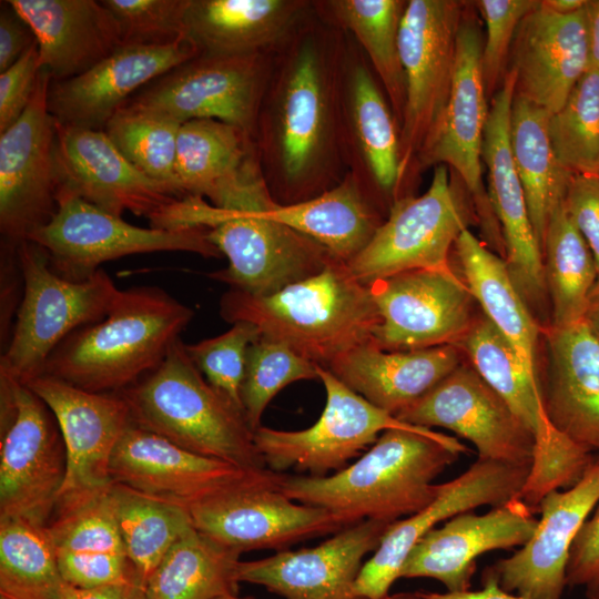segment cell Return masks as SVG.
I'll return each mask as SVG.
<instances>
[{"label":"cell","instance_id":"obj_14","mask_svg":"<svg viewBox=\"0 0 599 599\" xmlns=\"http://www.w3.org/2000/svg\"><path fill=\"white\" fill-rule=\"evenodd\" d=\"M326 402L319 418L301 430L261 426L254 432L255 446L266 467L275 473L288 469L311 476H327L347 467L348 460L372 446L388 429H422L373 405L317 366Z\"/></svg>","mask_w":599,"mask_h":599},{"label":"cell","instance_id":"obj_10","mask_svg":"<svg viewBox=\"0 0 599 599\" xmlns=\"http://www.w3.org/2000/svg\"><path fill=\"white\" fill-rule=\"evenodd\" d=\"M464 2L409 0L400 21L399 53L406 101L399 131L400 189L435 136L451 91ZM399 199V197H398Z\"/></svg>","mask_w":599,"mask_h":599},{"label":"cell","instance_id":"obj_6","mask_svg":"<svg viewBox=\"0 0 599 599\" xmlns=\"http://www.w3.org/2000/svg\"><path fill=\"white\" fill-rule=\"evenodd\" d=\"M17 257L22 296L0 373L27 384L42 375L47 359L65 337L104 318L120 290L102 268L80 282L60 276L48 252L30 240L17 244Z\"/></svg>","mask_w":599,"mask_h":599},{"label":"cell","instance_id":"obj_8","mask_svg":"<svg viewBox=\"0 0 599 599\" xmlns=\"http://www.w3.org/2000/svg\"><path fill=\"white\" fill-rule=\"evenodd\" d=\"M193 526L240 554L282 551L301 541L334 535L346 526L327 509L297 502L268 468L242 470L187 506Z\"/></svg>","mask_w":599,"mask_h":599},{"label":"cell","instance_id":"obj_16","mask_svg":"<svg viewBox=\"0 0 599 599\" xmlns=\"http://www.w3.org/2000/svg\"><path fill=\"white\" fill-rule=\"evenodd\" d=\"M483 34L463 18L457 34L451 91L441 123L417 158L414 174L432 165L450 166L469 192L486 245L505 256L501 231L481 177V148L488 115L483 78Z\"/></svg>","mask_w":599,"mask_h":599},{"label":"cell","instance_id":"obj_28","mask_svg":"<svg viewBox=\"0 0 599 599\" xmlns=\"http://www.w3.org/2000/svg\"><path fill=\"white\" fill-rule=\"evenodd\" d=\"M508 63L516 74L515 94L556 113L589 68L585 8L558 14L539 1L521 20Z\"/></svg>","mask_w":599,"mask_h":599},{"label":"cell","instance_id":"obj_12","mask_svg":"<svg viewBox=\"0 0 599 599\" xmlns=\"http://www.w3.org/2000/svg\"><path fill=\"white\" fill-rule=\"evenodd\" d=\"M57 201L52 220L28 240L48 252L51 267L67 280L84 281L102 263L132 254L181 251L222 256L206 227L145 229L71 194L58 193Z\"/></svg>","mask_w":599,"mask_h":599},{"label":"cell","instance_id":"obj_63","mask_svg":"<svg viewBox=\"0 0 599 599\" xmlns=\"http://www.w3.org/2000/svg\"><path fill=\"white\" fill-rule=\"evenodd\" d=\"M215 599H252V598H240L237 595L223 596Z\"/></svg>","mask_w":599,"mask_h":599},{"label":"cell","instance_id":"obj_19","mask_svg":"<svg viewBox=\"0 0 599 599\" xmlns=\"http://www.w3.org/2000/svg\"><path fill=\"white\" fill-rule=\"evenodd\" d=\"M530 467L489 459L471 464L456 478L438 484L435 499L414 515L390 525L367 559L354 591L361 599H383L400 578L403 566L416 544L438 524L478 507L499 506L519 495Z\"/></svg>","mask_w":599,"mask_h":599},{"label":"cell","instance_id":"obj_5","mask_svg":"<svg viewBox=\"0 0 599 599\" xmlns=\"http://www.w3.org/2000/svg\"><path fill=\"white\" fill-rule=\"evenodd\" d=\"M118 393L134 426L243 470L267 468L243 412L205 379L181 338L153 370Z\"/></svg>","mask_w":599,"mask_h":599},{"label":"cell","instance_id":"obj_3","mask_svg":"<svg viewBox=\"0 0 599 599\" xmlns=\"http://www.w3.org/2000/svg\"><path fill=\"white\" fill-rule=\"evenodd\" d=\"M220 314L231 324L256 325L262 337L285 344L324 368L372 339L379 324L368 285L338 260L270 295L230 288L221 297Z\"/></svg>","mask_w":599,"mask_h":599},{"label":"cell","instance_id":"obj_34","mask_svg":"<svg viewBox=\"0 0 599 599\" xmlns=\"http://www.w3.org/2000/svg\"><path fill=\"white\" fill-rule=\"evenodd\" d=\"M312 10L309 0H189L184 35L203 54L270 51Z\"/></svg>","mask_w":599,"mask_h":599},{"label":"cell","instance_id":"obj_38","mask_svg":"<svg viewBox=\"0 0 599 599\" xmlns=\"http://www.w3.org/2000/svg\"><path fill=\"white\" fill-rule=\"evenodd\" d=\"M406 3L402 0L313 1L321 19L347 32L359 45L386 94L399 131L406 84L398 39Z\"/></svg>","mask_w":599,"mask_h":599},{"label":"cell","instance_id":"obj_18","mask_svg":"<svg viewBox=\"0 0 599 599\" xmlns=\"http://www.w3.org/2000/svg\"><path fill=\"white\" fill-rule=\"evenodd\" d=\"M379 315L373 341L385 351L457 345L474 319V298L454 270H414L368 285Z\"/></svg>","mask_w":599,"mask_h":599},{"label":"cell","instance_id":"obj_45","mask_svg":"<svg viewBox=\"0 0 599 599\" xmlns=\"http://www.w3.org/2000/svg\"><path fill=\"white\" fill-rule=\"evenodd\" d=\"M111 484L58 498L45 526L55 552L125 555L111 498Z\"/></svg>","mask_w":599,"mask_h":599},{"label":"cell","instance_id":"obj_20","mask_svg":"<svg viewBox=\"0 0 599 599\" xmlns=\"http://www.w3.org/2000/svg\"><path fill=\"white\" fill-rule=\"evenodd\" d=\"M396 418L450 430L469 440L480 459L531 467L534 434L470 365H459Z\"/></svg>","mask_w":599,"mask_h":599},{"label":"cell","instance_id":"obj_7","mask_svg":"<svg viewBox=\"0 0 599 599\" xmlns=\"http://www.w3.org/2000/svg\"><path fill=\"white\" fill-rule=\"evenodd\" d=\"M65 476L55 416L28 385L0 373V521L45 527Z\"/></svg>","mask_w":599,"mask_h":599},{"label":"cell","instance_id":"obj_30","mask_svg":"<svg viewBox=\"0 0 599 599\" xmlns=\"http://www.w3.org/2000/svg\"><path fill=\"white\" fill-rule=\"evenodd\" d=\"M174 172L181 199H207L215 207L265 183L254 138L214 119L181 123Z\"/></svg>","mask_w":599,"mask_h":599},{"label":"cell","instance_id":"obj_56","mask_svg":"<svg viewBox=\"0 0 599 599\" xmlns=\"http://www.w3.org/2000/svg\"><path fill=\"white\" fill-rule=\"evenodd\" d=\"M61 599H148L144 585L135 579L93 589H81L63 583Z\"/></svg>","mask_w":599,"mask_h":599},{"label":"cell","instance_id":"obj_42","mask_svg":"<svg viewBox=\"0 0 599 599\" xmlns=\"http://www.w3.org/2000/svg\"><path fill=\"white\" fill-rule=\"evenodd\" d=\"M110 493L125 555L145 585L167 550L193 527L190 512L121 484L112 483Z\"/></svg>","mask_w":599,"mask_h":599},{"label":"cell","instance_id":"obj_32","mask_svg":"<svg viewBox=\"0 0 599 599\" xmlns=\"http://www.w3.org/2000/svg\"><path fill=\"white\" fill-rule=\"evenodd\" d=\"M35 34L52 81L78 77L122 45L118 22L95 0H8Z\"/></svg>","mask_w":599,"mask_h":599},{"label":"cell","instance_id":"obj_47","mask_svg":"<svg viewBox=\"0 0 599 599\" xmlns=\"http://www.w3.org/2000/svg\"><path fill=\"white\" fill-rule=\"evenodd\" d=\"M318 379L317 365L302 357L285 344L260 336L247 349L241 386V403L248 426H262L270 402L287 385Z\"/></svg>","mask_w":599,"mask_h":599},{"label":"cell","instance_id":"obj_43","mask_svg":"<svg viewBox=\"0 0 599 599\" xmlns=\"http://www.w3.org/2000/svg\"><path fill=\"white\" fill-rule=\"evenodd\" d=\"M63 583L45 527L0 521V599H61Z\"/></svg>","mask_w":599,"mask_h":599},{"label":"cell","instance_id":"obj_29","mask_svg":"<svg viewBox=\"0 0 599 599\" xmlns=\"http://www.w3.org/2000/svg\"><path fill=\"white\" fill-rule=\"evenodd\" d=\"M547 363L539 377L549 422L599 456V342L585 322L565 328L542 326Z\"/></svg>","mask_w":599,"mask_h":599},{"label":"cell","instance_id":"obj_53","mask_svg":"<svg viewBox=\"0 0 599 599\" xmlns=\"http://www.w3.org/2000/svg\"><path fill=\"white\" fill-rule=\"evenodd\" d=\"M566 585L583 589L588 599H599V502L573 541L566 569Z\"/></svg>","mask_w":599,"mask_h":599},{"label":"cell","instance_id":"obj_39","mask_svg":"<svg viewBox=\"0 0 599 599\" xmlns=\"http://www.w3.org/2000/svg\"><path fill=\"white\" fill-rule=\"evenodd\" d=\"M550 113L515 94L510 146L537 242L544 246L551 212L565 201L573 175L556 156L548 133Z\"/></svg>","mask_w":599,"mask_h":599},{"label":"cell","instance_id":"obj_46","mask_svg":"<svg viewBox=\"0 0 599 599\" xmlns=\"http://www.w3.org/2000/svg\"><path fill=\"white\" fill-rule=\"evenodd\" d=\"M548 133L559 162L572 173L599 163V70L589 67L564 105L550 114Z\"/></svg>","mask_w":599,"mask_h":599},{"label":"cell","instance_id":"obj_55","mask_svg":"<svg viewBox=\"0 0 599 599\" xmlns=\"http://www.w3.org/2000/svg\"><path fill=\"white\" fill-rule=\"evenodd\" d=\"M0 73L17 62L37 38L26 20L9 1L0 2Z\"/></svg>","mask_w":599,"mask_h":599},{"label":"cell","instance_id":"obj_54","mask_svg":"<svg viewBox=\"0 0 599 599\" xmlns=\"http://www.w3.org/2000/svg\"><path fill=\"white\" fill-rule=\"evenodd\" d=\"M564 203L590 248L598 274L596 284H599V177L573 173Z\"/></svg>","mask_w":599,"mask_h":599},{"label":"cell","instance_id":"obj_15","mask_svg":"<svg viewBox=\"0 0 599 599\" xmlns=\"http://www.w3.org/2000/svg\"><path fill=\"white\" fill-rule=\"evenodd\" d=\"M437 165L427 191L397 199L368 244L347 266L363 284L414 270H451L449 254L467 220L449 180Z\"/></svg>","mask_w":599,"mask_h":599},{"label":"cell","instance_id":"obj_24","mask_svg":"<svg viewBox=\"0 0 599 599\" xmlns=\"http://www.w3.org/2000/svg\"><path fill=\"white\" fill-rule=\"evenodd\" d=\"M392 524L363 520L315 547L240 561L237 579L284 599H361L354 586L364 558L377 549Z\"/></svg>","mask_w":599,"mask_h":599},{"label":"cell","instance_id":"obj_44","mask_svg":"<svg viewBox=\"0 0 599 599\" xmlns=\"http://www.w3.org/2000/svg\"><path fill=\"white\" fill-rule=\"evenodd\" d=\"M180 125L165 115L123 105L108 121L104 131L136 169L181 199L174 172Z\"/></svg>","mask_w":599,"mask_h":599},{"label":"cell","instance_id":"obj_11","mask_svg":"<svg viewBox=\"0 0 599 599\" xmlns=\"http://www.w3.org/2000/svg\"><path fill=\"white\" fill-rule=\"evenodd\" d=\"M274 51L200 53L148 83L124 105L165 115L180 123L214 119L235 125L254 138Z\"/></svg>","mask_w":599,"mask_h":599},{"label":"cell","instance_id":"obj_25","mask_svg":"<svg viewBox=\"0 0 599 599\" xmlns=\"http://www.w3.org/2000/svg\"><path fill=\"white\" fill-rule=\"evenodd\" d=\"M197 54L199 49L186 37L160 45H121L78 77L51 80L49 112L60 125L104 130L140 89Z\"/></svg>","mask_w":599,"mask_h":599},{"label":"cell","instance_id":"obj_9","mask_svg":"<svg viewBox=\"0 0 599 599\" xmlns=\"http://www.w3.org/2000/svg\"><path fill=\"white\" fill-rule=\"evenodd\" d=\"M274 201L235 209L207 203L201 225L229 265L209 274L231 290L273 294L313 276L337 258L312 238L270 215ZM339 261V260H338Z\"/></svg>","mask_w":599,"mask_h":599},{"label":"cell","instance_id":"obj_17","mask_svg":"<svg viewBox=\"0 0 599 599\" xmlns=\"http://www.w3.org/2000/svg\"><path fill=\"white\" fill-rule=\"evenodd\" d=\"M51 77L40 70L23 114L0 133V232L19 244L47 225L58 210L57 121L48 109Z\"/></svg>","mask_w":599,"mask_h":599},{"label":"cell","instance_id":"obj_61","mask_svg":"<svg viewBox=\"0 0 599 599\" xmlns=\"http://www.w3.org/2000/svg\"><path fill=\"white\" fill-rule=\"evenodd\" d=\"M383 599H426L422 592H398L394 595H387Z\"/></svg>","mask_w":599,"mask_h":599},{"label":"cell","instance_id":"obj_50","mask_svg":"<svg viewBox=\"0 0 599 599\" xmlns=\"http://www.w3.org/2000/svg\"><path fill=\"white\" fill-rule=\"evenodd\" d=\"M485 24L483 45V78L490 99L502 83L516 31L521 20L539 3L538 0L475 1Z\"/></svg>","mask_w":599,"mask_h":599},{"label":"cell","instance_id":"obj_57","mask_svg":"<svg viewBox=\"0 0 599 599\" xmlns=\"http://www.w3.org/2000/svg\"><path fill=\"white\" fill-rule=\"evenodd\" d=\"M426 599H528L505 591L496 577L486 568L483 572V588L464 592H422Z\"/></svg>","mask_w":599,"mask_h":599},{"label":"cell","instance_id":"obj_58","mask_svg":"<svg viewBox=\"0 0 599 599\" xmlns=\"http://www.w3.org/2000/svg\"><path fill=\"white\" fill-rule=\"evenodd\" d=\"M585 14L589 42V67L599 70V0H587Z\"/></svg>","mask_w":599,"mask_h":599},{"label":"cell","instance_id":"obj_60","mask_svg":"<svg viewBox=\"0 0 599 599\" xmlns=\"http://www.w3.org/2000/svg\"><path fill=\"white\" fill-rule=\"evenodd\" d=\"M587 0H541L540 4L558 14H571L585 8Z\"/></svg>","mask_w":599,"mask_h":599},{"label":"cell","instance_id":"obj_31","mask_svg":"<svg viewBox=\"0 0 599 599\" xmlns=\"http://www.w3.org/2000/svg\"><path fill=\"white\" fill-rule=\"evenodd\" d=\"M242 470L191 453L133 424L119 440L110 461L112 483L186 508Z\"/></svg>","mask_w":599,"mask_h":599},{"label":"cell","instance_id":"obj_2","mask_svg":"<svg viewBox=\"0 0 599 599\" xmlns=\"http://www.w3.org/2000/svg\"><path fill=\"white\" fill-rule=\"evenodd\" d=\"M467 451L456 437L433 429H388L333 475L276 473V481L291 499L327 509L346 527L395 522L429 505L438 491L434 480Z\"/></svg>","mask_w":599,"mask_h":599},{"label":"cell","instance_id":"obj_40","mask_svg":"<svg viewBox=\"0 0 599 599\" xmlns=\"http://www.w3.org/2000/svg\"><path fill=\"white\" fill-rule=\"evenodd\" d=\"M240 556L193 526L173 544L146 579V597L215 599L237 595Z\"/></svg>","mask_w":599,"mask_h":599},{"label":"cell","instance_id":"obj_21","mask_svg":"<svg viewBox=\"0 0 599 599\" xmlns=\"http://www.w3.org/2000/svg\"><path fill=\"white\" fill-rule=\"evenodd\" d=\"M516 74L507 69L490 99L481 160L488 171V196L505 244V261L522 300L536 318L545 311L547 290L542 252L530 222L525 192L510 146V113Z\"/></svg>","mask_w":599,"mask_h":599},{"label":"cell","instance_id":"obj_33","mask_svg":"<svg viewBox=\"0 0 599 599\" xmlns=\"http://www.w3.org/2000/svg\"><path fill=\"white\" fill-rule=\"evenodd\" d=\"M461 354L456 345L385 351L372 338L339 356L327 369L396 417L461 365Z\"/></svg>","mask_w":599,"mask_h":599},{"label":"cell","instance_id":"obj_1","mask_svg":"<svg viewBox=\"0 0 599 599\" xmlns=\"http://www.w3.org/2000/svg\"><path fill=\"white\" fill-rule=\"evenodd\" d=\"M347 33L314 11L275 49L254 140L275 203L315 197L348 172L342 79Z\"/></svg>","mask_w":599,"mask_h":599},{"label":"cell","instance_id":"obj_4","mask_svg":"<svg viewBox=\"0 0 599 599\" xmlns=\"http://www.w3.org/2000/svg\"><path fill=\"white\" fill-rule=\"evenodd\" d=\"M193 315L160 287L120 290L104 318L75 329L55 347L42 375L89 392H120L164 359Z\"/></svg>","mask_w":599,"mask_h":599},{"label":"cell","instance_id":"obj_52","mask_svg":"<svg viewBox=\"0 0 599 599\" xmlns=\"http://www.w3.org/2000/svg\"><path fill=\"white\" fill-rule=\"evenodd\" d=\"M38 43L0 73V133L10 128L28 108L37 89L39 74Z\"/></svg>","mask_w":599,"mask_h":599},{"label":"cell","instance_id":"obj_48","mask_svg":"<svg viewBox=\"0 0 599 599\" xmlns=\"http://www.w3.org/2000/svg\"><path fill=\"white\" fill-rule=\"evenodd\" d=\"M260 336L256 325L238 321L221 335L185 344L187 355L205 379L242 412L241 386L247 349Z\"/></svg>","mask_w":599,"mask_h":599},{"label":"cell","instance_id":"obj_51","mask_svg":"<svg viewBox=\"0 0 599 599\" xmlns=\"http://www.w3.org/2000/svg\"><path fill=\"white\" fill-rule=\"evenodd\" d=\"M55 555L63 581L75 588L93 589L140 580L133 565L123 554L55 552Z\"/></svg>","mask_w":599,"mask_h":599},{"label":"cell","instance_id":"obj_27","mask_svg":"<svg viewBox=\"0 0 599 599\" xmlns=\"http://www.w3.org/2000/svg\"><path fill=\"white\" fill-rule=\"evenodd\" d=\"M538 524L518 496L486 514L466 511L426 534L408 555L400 578H430L448 592L470 590L481 555L524 546Z\"/></svg>","mask_w":599,"mask_h":599},{"label":"cell","instance_id":"obj_36","mask_svg":"<svg viewBox=\"0 0 599 599\" xmlns=\"http://www.w3.org/2000/svg\"><path fill=\"white\" fill-rule=\"evenodd\" d=\"M270 215L346 264L368 244L384 221L349 171L338 184L315 197L287 205L275 203Z\"/></svg>","mask_w":599,"mask_h":599},{"label":"cell","instance_id":"obj_23","mask_svg":"<svg viewBox=\"0 0 599 599\" xmlns=\"http://www.w3.org/2000/svg\"><path fill=\"white\" fill-rule=\"evenodd\" d=\"M599 502V456L571 487L552 490L538 505L530 539L487 569L507 592L528 599H561L573 541Z\"/></svg>","mask_w":599,"mask_h":599},{"label":"cell","instance_id":"obj_62","mask_svg":"<svg viewBox=\"0 0 599 599\" xmlns=\"http://www.w3.org/2000/svg\"><path fill=\"white\" fill-rule=\"evenodd\" d=\"M587 174H591V175H595L597 177H599V163L593 166L592 169H590L589 171L585 172Z\"/></svg>","mask_w":599,"mask_h":599},{"label":"cell","instance_id":"obj_59","mask_svg":"<svg viewBox=\"0 0 599 599\" xmlns=\"http://www.w3.org/2000/svg\"><path fill=\"white\" fill-rule=\"evenodd\" d=\"M583 322L599 342V284H596L590 295Z\"/></svg>","mask_w":599,"mask_h":599},{"label":"cell","instance_id":"obj_35","mask_svg":"<svg viewBox=\"0 0 599 599\" xmlns=\"http://www.w3.org/2000/svg\"><path fill=\"white\" fill-rule=\"evenodd\" d=\"M454 250L461 280L483 314L514 345L528 368L539 376L537 346L541 326L522 300L505 258L468 229L459 234Z\"/></svg>","mask_w":599,"mask_h":599},{"label":"cell","instance_id":"obj_37","mask_svg":"<svg viewBox=\"0 0 599 599\" xmlns=\"http://www.w3.org/2000/svg\"><path fill=\"white\" fill-rule=\"evenodd\" d=\"M456 346L534 434L535 448L546 447L557 429L546 415L539 376L528 368L514 345L483 314Z\"/></svg>","mask_w":599,"mask_h":599},{"label":"cell","instance_id":"obj_49","mask_svg":"<svg viewBox=\"0 0 599 599\" xmlns=\"http://www.w3.org/2000/svg\"><path fill=\"white\" fill-rule=\"evenodd\" d=\"M115 18L122 45H160L184 35L189 0H103Z\"/></svg>","mask_w":599,"mask_h":599},{"label":"cell","instance_id":"obj_13","mask_svg":"<svg viewBox=\"0 0 599 599\" xmlns=\"http://www.w3.org/2000/svg\"><path fill=\"white\" fill-rule=\"evenodd\" d=\"M58 193L78 196L122 217L125 211L145 216L155 229H184L185 199L136 169L104 130L57 123Z\"/></svg>","mask_w":599,"mask_h":599},{"label":"cell","instance_id":"obj_22","mask_svg":"<svg viewBox=\"0 0 599 599\" xmlns=\"http://www.w3.org/2000/svg\"><path fill=\"white\" fill-rule=\"evenodd\" d=\"M347 33V32H346ZM342 109L348 171L377 207L399 197V126L364 52L347 33Z\"/></svg>","mask_w":599,"mask_h":599},{"label":"cell","instance_id":"obj_41","mask_svg":"<svg viewBox=\"0 0 599 599\" xmlns=\"http://www.w3.org/2000/svg\"><path fill=\"white\" fill-rule=\"evenodd\" d=\"M564 202L550 214L542 246L545 284L551 306V321L546 326L555 328L583 322L598 280L590 248Z\"/></svg>","mask_w":599,"mask_h":599},{"label":"cell","instance_id":"obj_26","mask_svg":"<svg viewBox=\"0 0 599 599\" xmlns=\"http://www.w3.org/2000/svg\"><path fill=\"white\" fill-rule=\"evenodd\" d=\"M26 385L49 406L64 440L67 476L59 497L109 486L112 454L132 425L125 399L118 392H89L47 375Z\"/></svg>","mask_w":599,"mask_h":599}]
</instances>
